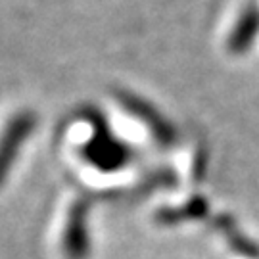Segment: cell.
Segmentation results:
<instances>
[{
    "mask_svg": "<svg viewBox=\"0 0 259 259\" xmlns=\"http://www.w3.org/2000/svg\"><path fill=\"white\" fill-rule=\"evenodd\" d=\"M33 125H35L33 113L23 111L16 119L10 121V125L4 131V135L0 139V183L6 179V173L14 163V157L21 148L23 140L27 139L29 133L33 131Z\"/></svg>",
    "mask_w": 259,
    "mask_h": 259,
    "instance_id": "6da1fadb",
    "label": "cell"
},
{
    "mask_svg": "<svg viewBox=\"0 0 259 259\" xmlns=\"http://www.w3.org/2000/svg\"><path fill=\"white\" fill-rule=\"evenodd\" d=\"M84 154L93 165L100 169H117L129 159V148H125L106 131L96 133V137L89 142Z\"/></svg>",
    "mask_w": 259,
    "mask_h": 259,
    "instance_id": "7a4b0ae2",
    "label": "cell"
},
{
    "mask_svg": "<svg viewBox=\"0 0 259 259\" xmlns=\"http://www.w3.org/2000/svg\"><path fill=\"white\" fill-rule=\"evenodd\" d=\"M65 253L69 259H84L89 253L87 238V205L75 204L69 213V227L65 232Z\"/></svg>",
    "mask_w": 259,
    "mask_h": 259,
    "instance_id": "3957f363",
    "label": "cell"
},
{
    "mask_svg": "<svg viewBox=\"0 0 259 259\" xmlns=\"http://www.w3.org/2000/svg\"><path fill=\"white\" fill-rule=\"evenodd\" d=\"M123 104H125V108H129L140 121H144L146 125L150 127L152 131V135L156 137L157 140H161V142H165L169 144L171 140L175 139V135H173V129L167 125L165 121L161 119L159 115H157L156 111L152 110L150 106H146L144 102H140L139 98H133V96H123Z\"/></svg>",
    "mask_w": 259,
    "mask_h": 259,
    "instance_id": "277c9868",
    "label": "cell"
},
{
    "mask_svg": "<svg viewBox=\"0 0 259 259\" xmlns=\"http://www.w3.org/2000/svg\"><path fill=\"white\" fill-rule=\"evenodd\" d=\"M259 25V16L255 10H248L244 16H242L240 23H238V27L236 31L232 33L231 37V47L232 48H242L246 47L248 42H250V38L253 37V33H255V29Z\"/></svg>",
    "mask_w": 259,
    "mask_h": 259,
    "instance_id": "5b68a950",
    "label": "cell"
}]
</instances>
